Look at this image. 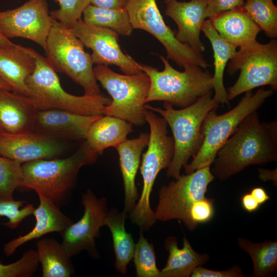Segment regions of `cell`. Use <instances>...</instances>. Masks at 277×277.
<instances>
[{
  "label": "cell",
  "instance_id": "1",
  "mask_svg": "<svg viewBox=\"0 0 277 277\" xmlns=\"http://www.w3.org/2000/svg\"><path fill=\"white\" fill-rule=\"evenodd\" d=\"M277 160V121L262 122L248 115L216 153L211 172L223 181L252 165Z\"/></svg>",
  "mask_w": 277,
  "mask_h": 277
},
{
  "label": "cell",
  "instance_id": "2",
  "mask_svg": "<svg viewBox=\"0 0 277 277\" xmlns=\"http://www.w3.org/2000/svg\"><path fill=\"white\" fill-rule=\"evenodd\" d=\"M98 155L85 141L69 156L24 163L22 187L33 190L58 207L63 206L70 201L80 169L94 163Z\"/></svg>",
  "mask_w": 277,
  "mask_h": 277
},
{
  "label": "cell",
  "instance_id": "3",
  "mask_svg": "<svg viewBox=\"0 0 277 277\" xmlns=\"http://www.w3.org/2000/svg\"><path fill=\"white\" fill-rule=\"evenodd\" d=\"M212 92L201 97L190 106L175 109L164 102L163 108L145 105V109L160 114L166 121L173 134L174 152L167 168L168 177L177 179L181 170L199 150L203 141V122L207 114L219 106L212 96Z\"/></svg>",
  "mask_w": 277,
  "mask_h": 277
},
{
  "label": "cell",
  "instance_id": "4",
  "mask_svg": "<svg viewBox=\"0 0 277 277\" xmlns=\"http://www.w3.org/2000/svg\"><path fill=\"white\" fill-rule=\"evenodd\" d=\"M35 68L26 81V96L35 110L56 109L85 115H103L105 107L111 102L101 93L76 96L62 87L56 72L46 57L31 48Z\"/></svg>",
  "mask_w": 277,
  "mask_h": 277
},
{
  "label": "cell",
  "instance_id": "5",
  "mask_svg": "<svg viewBox=\"0 0 277 277\" xmlns=\"http://www.w3.org/2000/svg\"><path fill=\"white\" fill-rule=\"evenodd\" d=\"M145 115L150 133L147 149L142 155L140 167L143 188L129 217L132 223L147 230L157 221L150 203L153 186L159 172L170 165L174 155V145L173 137L168 135L165 120L147 109Z\"/></svg>",
  "mask_w": 277,
  "mask_h": 277
},
{
  "label": "cell",
  "instance_id": "6",
  "mask_svg": "<svg viewBox=\"0 0 277 277\" xmlns=\"http://www.w3.org/2000/svg\"><path fill=\"white\" fill-rule=\"evenodd\" d=\"M160 57L164 68L159 71L152 66L141 64V69L149 77L150 88L145 103L163 101L182 108L195 103L212 92V75L195 65L184 67L183 71L175 69L163 56Z\"/></svg>",
  "mask_w": 277,
  "mask_h": 277
},
{
  "label": "cell",
  "instance_id": "7",
  "mask_svg": "<svg viewBox=\"0 0 277 277\" xmlns=\"http://www.w3.org/2000/svg\"><path fill=\"white\" fill-rule=\"evenodd\" d=\"M274 91L258 89L254 94L246 92L239 103L229 111L217 114L215 110L209 112L202 125L203 141L189 164L184 168L186 174L210 166L216 153L232 135L241 122L249 114L257 111Z\"/></svg>",
  "mask_w": 277,
  "mask_h": 277
},
{
  "label": "cell",
  "instance_id": "8",
  "mask_svg": "<svg viewBox=\"0 0 277 277\" xmlns=\"http://www.w3.org/2000/svg\"><path fill=\"white\" fill-rule=\"evenodd\" d=\"M46 57L57 72L64 73L84 89V94L101 93L91 55L70 28L53 19L45 49Z\"/></svg>",
  "mask_w": 277,
  "mask_h": 277
},
{
  "label": "cell",
  "instance_id": "9",
  "mask_svg": "<svg viewBox=\"0 0 277 277\" xmlns=\"http://www.w3.org/2000/svg\"><path fill=\"white\" fill-rule=\"evenodd\" d=\"M93 73L112 98L104 108L103 115L120 118L136 126L144 125L146 122L145 100L150 85L147 75L144 72L121 74L105 65L93 67Z\"/></svg>",
  "mask_w": 277,
  "mask_h": 277
},
{
  "label": "cell",
  "instance_id": "10",
  "mask_svg": "<svg viewBox=\"0 0 277 277\" xmlns=\"http://www.w3.org/2000/svg\"><path fill=\"white\" fill-rule=\"evenodd\" d=\"M240 70L239 76L228 88V100L251 91L254 88L268 85L273 91L277 89V42L272 39L262 44L256 40L240 47L228 63L227 72L230 75Z\"/></svg>",
  "mask_w": 277,
  "mask_h": 277
},
{
  "label": "cell",
  "instance_id": "11",
  "mask_svg": "<svg viewBox=\"0 0 277 277\" xmlns=\"http://www.w3.org/2000/svg\"><path fill=\"white\" fill-rule=\"evenodd\" d=\"M127 9L133 29L146 31L165 47L167 58L180 67L195 65L206 69L210 65L204 55L177 39L165 23L156 0H128Z\"/></svg>",
  "mask_w": 277,
  "mask_h": 277
},
{
  "label": "cell",
  "instance_id": "12",
  "mask_svg": "<svg viewBox=\"0 0 277 277\" xmlns=\"http://www.w3.org/2000/svg\"><path fill=\"white\" fill-rule=\"evenodd\" d=\"M214 179L210 166H208L180 175L163 186L154 211L157 221L181 220L189 230H193L189 217L191 208L196 202L206 197L208 186Z\"/></svg>",
  "mask_w": 277,
  "mask_h": 277
},
{
  "label": "cell",
  "instance_id": "13",
  "mask_svg": "<svg viewBox=\"0 0 277 277\" xmlns=\"http://www.w3.org/2000/svg\"><path fill=\"white\" fill-rule=\"evenodd\" d=\"M82 204L84 208L82 217L62 233L61 244L70 257L86 250L91 258L97 259L100 254L95 239L100 234V228L105 226L109 211L107 200L104 197L98 198L88 189L82 195Z\"/></svg>",
  "mask_w": 277,
  "mask_h": 277
},
{
  "label": "cell",
  "instance_id": "14",
  "mask_svg": "<svg viewBox=\"0 0 277 277\" xmlns=\"http://www.w3.org/2000/svg\"><path fill=\"white\" fill-rule=\"evenodd\" d=\"M52 24L46 0H29L15 9L0 11V30L6 37L29 39L44 50Z\"/></svg>",
  "mask_w": 277,
  "mask_h": 277
},
{
  "label": "cell",
  "instance_id": "15",
  "mask_svg": "<svg viewBox=\"0 0 277 277\" xmlns=\"http://www.w3.org/2000/svg\"><path fill=\"white\" fill-rule=\"evenodd\" d=\"M84 46L91 49V56L96 65H115L125 74L143 72L141 64L124 53L118 43L119 34L110 29L86 24L82 19L71 28Z\"/></svg>",
  "mask_w": 277,
  "mask_h": 277
},
{
  "label": "cell",
  "instance_id": "16",
  "mask_svg": "<svg viewBox=\"0 0 277 277\" xmlns=\"http://www.w3.org/2000/svg\"><path fill=\"white\" fill-rule=\"evenodd\" d=\"M64 150L57 138L32 130L0 132V155L21 164L58 158Z\"/></svg>",
  "mask_w": 277,
  "mask_h": 277
},
{
  "label": "cell",
  "instance_id": "17",
  "mask_svg": "<svg viewBox=\"0 0 277 277\" xmlns=\"http://www.w3.org/2000/svg\"><path fill=\"white\" fill-rule=\"evenodd\" d=\"M102 115H81L56 109L38 110L31 130L57 139L86 140L90 127Z\"/></svg>",
  "mask_w": 277,
  "mask_h": 277
},
{
  "label": "cell",
  "instance_id": "18",
  "mask_svg": "<svg viewBox=\"0 0 277 277\" xmlns=\"http://www.w3.org/2000/svg\"><path fill=\"white\" fill-rule=\"evenodd\" d=\"M165 3L166 15L170 17L177 27L175 35L177 39L196 52H204L205 48L201 40L200 32L207 18V0H170Z\"/></svg>",
  "mask_w": 277,
  "mask_h": 277
},
{
  "label": "cell",
  "instance_id": "19",
  "mask_svg": "<svg viewBox=\"0 0 277 277\" xmlns=\"http://www.w3.org/2000/svg\"><path fill=\"white\" fill-rule=\"evenodd\" d=\"M39 203L34 208L33 214L36 219L34 228L25 235L13 239L4 246L3 251L10 256L22 245L33 240L40 238L48 233L56 232L61 235L74 222L64 214L51 200L41 194H37Z\"/></svg>",
  "mask_w": 277,
  "mask_h": 277
},
{
  "label": "cell",
  "instance_id": "20",
  "mask_svg": "<svg viewBox=\"0 0 277 277\" xmlns=\"http://www.w3.org/2000/svg\"><path fill=\"white\" fill-rule=\"evenodd\" d=\"M35 60L31 48L19 45L0 46V77L14 92L27 96V77L35 68Z\"/></svg>",
  "mask_w": 277,
  "mask_h": 277
},
{
  "label": "cell",
  "instance_id": "21",
  "mask_svg": "<svg viewBox=\"0 0 277 277\" xmlns=\"http://www.w3.org/2000/svg\"><path fill=\"white\" fill-rule=\"evenodd\" d=\"M149 139V133H141L137 137L127 138L115 147L119 155L120 167L124 183V210L127 213L133 210L138 199L135 177L143 151L147 146Z\"/></svg>",
  "mask_w": 277,
  "mask_h": 277
},
{
  "label": "cell",
  "instance_id": "22",
  "mask_svg": "<svg viewBox=\"0 0 277 277\" xmlns=\"http://www.w3.org/2000/svg\"><path fill=\"white\" fill-rule=\"evenodd\" d=\"M209 20L221 37L237 47L255 41L261 31L244 6L221 13Z\"/></svg>",
  "mask_w": 277,
  "mask_h": 277
},
{
  "label": "cell",
  "instance_id": "23",
  "mask_svg": "<svg viewBox=\"0 0 277 277\" xmlns=\"http://www.w3.org/2000/svg\"><path fill=\"white\" fill-rule=\"evenodd\" d=\"M11 91L0 88V126L3 131L31 130L36 110L26 96Z\"/></svg>",
  "mask_w": 277,
  "mask_h": 277
},
{
  "label": "cell",
  "instance_id": "24",
  "mask_svg": "<svg viewBox=\"0 0 277 277\" xmlns=\"http://www.w3.org/2000/svg\"><path fill=\"white\" fill-rule=\"evenodd\" d=\"M201 31L210 42L213 52L214 70L212 85L214 94L213 98L219 105H228L227 91L224 85V73L228 62L235 54L237 47L221 37L209 19L204 22Z\"/></svg>",
  "mask_w": 277,
  "mask_h": 277
},
{
  "label": "cell",
  "instance_id": "25",
  "mask_svg": "<svg viewBox=\"0 0 277 277\" xmlns=\"http://www.w3.org/2000/svg\"><path fill=\"white\" fill-rule=\"evenodd\" d=\"M169 252L166 266L160 271V277H189L193 270L209 260L207 254H200L194 250L188 240L183 238V245L179 248L176 238L168 236L164 242Z\"/></svg>",
  "mask_w": 277,
  "mask_h": 277
},
{
  "label": "cell",
  "instance_id": "26",
  "mask_svg": "<svg viewBox=\"0 0 277 277\" xmlns=\"http://www.w3.org/2000/svg\"><path fill=\"white\" fill-rule=\"evenodd\" d=\"M132 131V125L120 118L102 115L90 127L86 142L98 154L109 147H115L127 139Z\"/></svg>",
  "mask_w": 277,
  "mask_h": 277
},
{
  "label": "cell",
  "instance_id": "27",
  "mask_svg": "<svg viewBox=\"0 0 277 277\" xmlns=\"http://www.w3.org/2000/svg\"><path fill=\"white\" fill-rule=\"evenodd\" d=\"M127 213L120 212L115 208L109 210L105 219V226L111 233L115 261L114 267L122 274L127 272V265L132 259L135 243L131 234L126 231L125 226Z\"/></svg>",
  "mask_w": 277,
  "mask_h": 277
},
{
  "label": "cell",
  "instance_id": "28",
  "mask_svg": "<svg viewBox=\"0 0 277 277\" xmlns=\"http://www.w3.org/2000/svg\"><path fill=\"white\" fill-rule=\"evenodd\" d=\"M37 253L43 277H70L74 273L70 257L62 244L51 238L36 243Z\"/></svg>",
  "mask_w": 277,
  "mask_h": 277
},
{
  "label": "cell",
  "instance_id": "29",
  "mask_svg": "<svg viewBox=\"0 0 277 277\" xmlns=\"http://www.w3.org/2000/svg\"><path fill=\"white\" fill-rule=\"evenodd\" d=\"M83 15L86 24L110 29L123 36H130L133 29L126 8L113 10L89 4Z\"/></svg>",
  "mask_w": 277,
  "mask_h": 277
},
{
  "label": "cell",
  "instance_id": "30",
  "mask_svg": "<svg viewBox=\"0 0 277 277\" xmlns=\"http://www.w3.org/2000/svg\"><path fill=\"white\" fill-rule=\"evenodd\" d=\"M238 244L252 260L253 276H269L275 271L277 268L276 241L254 243L239 238Z\"/></svg>",
  "mask_w": 277,
  "mask_h": 277
},
{
  "label": "cell",
  "instance_id": "31",
  "mask_svg": "<svg viewBox=\"0 0 277 277\" xmlns=\"http://www.w3.org/2000/svg\"><path fill=\"white\" fill-rule=\"evenodd\" d=\"M244 8L267 36L276 37L277 7L272 0H246Z\"/></svg>",
  "mask_w": 277,
  "mask_h": 277
},
{
  "label": "cell",
  "instance_id": "32",
  "mask_svg": "<svg viewBox=\"0 0 277 277\" xmlns=\"http://www.w3.org/2000/svg\"><path fill=\"white\" fill-rule=\"evenodd\" d=\"M132 259L137 277H160L157 268L153 244L144 237L143 230L140 232L139 239L135 244Z\"/></svg>",
  "mask_w": 277,
  "mask_h": 277
},
{
  "label": "cell",
  "instance_id": "33",
  "mask_svg": "<svg viewBox=\"0 0 277 277\" xmlns=\"http://www.w3.org/2000/svg\"><path fill=\"white\" fill-rule=\"evenodd\" d=\"M22 164L0 155V193L13 199L16 189L22 187L23 182Z\"/></svg>",
  "mask_w": 277,
  "mask_h": 277
},
{
  "label": "cell",
  "instance_id": "34",
  "mask_svg": "<svg viewBox=\"0 0 277 277\" xmlns=\"http://www.w3.org/2000/svg\"><path fill=\"white\" fill-rule=\"evenodd\" d=\"M25 203V201L8 198L0 193V216L8 219L3 225L15 229L25 218L32 214L34 209L32 204H27L21 208Z\"/></svg>",
  "mask_w": 277,
  "mask_h": 277
},
{
  "label": "cell",
  "instance_id": "35",
  "mask_svg": "<svg viewBox=\"0 0 277 277\" xmlns=\"http://www.w3.org/2000/svg\"><path fill=\"white\" fill-rule=\"evenodd\" d=\"M38 265L35 251L30 249L16 262L8 265L0 262V277H31L36 272Z\"/></svg>",
  "mask_w": 277,
  "mask_h": 277
},
{
  "label": "cell",
  "instance_id": "36",
  "mask_svg": "<svg viewBox=\"0 0 277 277\" xmlns=\"http://www.w3.org/2000/svg\"><path fill=\"white\" fill-rule=\"evenodd\" d=\"M59 4L57 10L50 14L53 19L63 24L69 28L79 19L85 8L90 4L89 0H55Z\"/></svg>",
  "mask_w": 277,
  "mask_h": 277
},
{
  "label": "cell",
  "instance_id": "37",
  "mask_svg": "<svg viewBox=\"0 0 277 277\" xmlns=\"http://www.w3.org/2000/svg\"><path fill=\"white\" fill-rule=\"evenodd\" d=\"M214 201L206 197L196 202L191 208L189 217L193 230L199 224L210 221L214 215Z\"/></svg>",
  "mask_w": 277,
  "mask_h": 277
},
{
  "label": "cell",
  "instance_id": "38",
  "mask_svg": "<svg viewBox=\"0 0 277 277\" xmlns=\"http://www.w3.org/2000/svg\"><path fill=\"white\" fill-rule=\"evenodd\" d=\"M244 0H207V18L210 19L219 14L241 8Z\"/></svg>",
  "mask_w": 277,
  "mask_h": 277
},
{
  "label": "cell",
  "instance_id": "39",
  "mask_svg": "<svg viewBox=\"0 0 277 277\" xmlns=\"http://www.w3.org/2000/svg\"><path fill=\"white\" fill-rule=\"evenodd\" d=\"M192 277H242L245 276L239 266H234L227 270H213L199 266L192 272Z\"/></svg>",
  "mask_w": 277,
  "mask_h": 277
},
{
  "label": "cell",
  "instance_id": "40",
  "mask_svg": "<svg viewBox=\"0 0 277 277\" xmlns=\"http://www.w3.org/2000/svg\"><path fill=\"white\" fill-rule=\"evenodd\" d=\"M90 4L96 7L113 9H125L128 0H89Z\"/></svg>",
  "mask_w": 277,
  "mask_h": 277
},
{
  "label": "cell",
  "instance_id": "41",
  "mask_svg": "<svg viewBox=\"0 0 277 277\" xmlns=\"http://www.w3.org/2000/svg\"><path fill=\"white\" fill-rule=\"evenodd\" d=\"M241 204L243 209L249 212L256 211L261 206L250 193H246L242 196Z\"/></svg>",
  "mask_w": 277,
  "mask_h": 277
},
{
  "label": "cell",
  "instance_id": "42",
  "mask_svg": "<svg viewBox=\"0 0 277 277\" xmlns=\"http://www.w3.org/2000/svg\"><path fill=\"white\" fill-rule=\"evenodd\" d=\"M259 177L263 181H272L274 185L277 184L276 168L272 170L260 168L258 170Z\"/></svg>",
  "mask_w": 277,
  "mask_h": 277
},
{
  "label": "cell",
  "instance_id": "43",
  "mask_svg": "<svg viewBox=\"0 0 277 277\" xmlns=\"http://www.w3.org/2000/svg\"><path fill=\"white\" fill-rule=\"evenodd\" d=\"M250 193L261 205L270 199L269 195L262 187L253 188Z\"/></svg>",
  "mask_w": 277,
  "mask_h": 277
},
{
  "label": "cell",
  "instance_id": "44",
  "mask_svg": "<svg viewBox=\"0 0 277 277\" xmlns=\"http://www.w3.org/2000/svg\"><path fill=\"white\" fill-rule=\"evenodd\" d=\"M14 44L10 39L6 37L0 30V46H11Z\"/></svg>",
  "mask_w": 277,
  "mask_h": 277
},
{
  "label": "cell",
  "instance_id": "45",
  "mask_svg": "<svg viewBox=\"0 0 277 277\" xmlns=\"http://www.w3.org/2000/svg\"><path fill=\"white\" fill-rule=\"evenodd\" d=\"M0 88L12 91L11 87L2 78L0 77Z\"/></svg>",
  "mask_w": 277,
  "mask_h": 277
},
{
  "label": "cell",
  "instance_id": "46",
  "mask_svg": "<svg viewBox=\"0 0 277 277\" xmlns=\"http://www.w3.org/2000/svg\"><path fill=\"white\" fill-rule=\"evenodd\" d=\"M2 131H3V130H2V128H1V127L0 126V132H2Z\"/></svg>",
  "mask_w": 277,
  "mask_h": 277
},
{
  "label": "cell",
  "instance_id": "47",
  "mask_svg": "<svg viewBox=\"0 0 277 277\" xmlns=\"http://www.w3.org/2000/svg\"><path fill=\"white\" fill-rule=\"evenodd\" d=\"M170 1V0H165V2H168V1Z\"/></svg>",
  "mask_w": 277,
  "mask_h": 277
}]
</instances>
